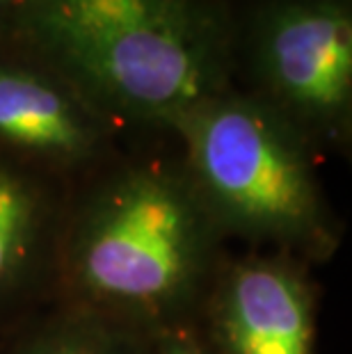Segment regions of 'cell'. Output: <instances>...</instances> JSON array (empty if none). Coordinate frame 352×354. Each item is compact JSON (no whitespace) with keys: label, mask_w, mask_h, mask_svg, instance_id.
Instances as JSON below:
<instances>
[{"label":"cell","mask_w":352,"mask_h":354,"mask_svg":"<svg viewBox=\"0 0 352 354\" xmlns=\"http://www.w3.org/2000/svg\"><path fill=\"white\" fill-rule=\"evenodd\" d=\"M12 44L124 133L163 135L234 87L231 0H17Z\"/></svg>","instance_id":"7a4b0ae2"},{"label":"cell","mask_w":352,"mask_h":354,"mask_svg":"<svg viewBox=\"0 0 352 354\" xmlns=\"http://www.w3.org/2000/svg\"><path fill=\"white\" fill-rule=\"evenodd\" d=\"M71 185L0 151V320L44 306Z\"/></svg>","instance_id":"52a82bcc"},{"label":"cell","mask_w":352,"mask_h":354,"mask_svg":"<svg viewBox=\"0 0 352 354\" xmlns=\"http://www.w3.org/2000/svg\"><path fill=\"white\" fill-rule=\"evenodd\" d=\"M167 135L227 238L306 266L339 252L343 229L318 178L320 156L263 103L229 87L181 112Z\"/></svg>","instance_id":"3957f363"},{"label":"cell","mask_w":352,"mask_h":354,"mask_svg":"<svg viewBox=\"0 0 352 354\" xmlns=\"http://www.w3.org/2000/svg\"><path fill=\"white\" fill-rule=\"evenodd\" d=\"M154 354H213V352L206 348L194 329H178L156 338Z\"/></svg>","instance_id":"9c48e42d"},{"label":"cell","mask_w":352,"mask_h":354,"mask_svg":"<svg viewBox=\"0 0 352 354\" xmlns=\"http://www.w3.org/2000/svg\"><path fill=\"white\" fill-rule=\"evenodd\" d=\"M156 336L87 308L46 302L12 322L0 354H154Z\"/></svg>","instance_id":"ba28073f"},{"label":"cell","mask_w":352,"mask_h":354,"mask_svg":"<svg viewBox=\"0 0 352 354\" xmlns=\"http://www.w3.org/2000/svg\"><path fill=\"white\" fill-rule=\"evenodd\" d=\"M14 12H17V0H0V48L12 44Z\"/></svg>","instance_id":"30bf717a"},{"label":"cell","mask_w":352,"mask_h":354,"mask_svg":"<svg viewBox=\"0 0 352 354\" xmlns=\"http://www.w3.org/2000/svg\"><path fill=\"white\" fill-rule=\"evenodd\" d=\"M194 331L213 354H318L311 266L272 250L227 254Z\"/></svg>","instance_id":"5b68a950"},{"label":"cell","mask_w":352,"mask_h":354,"mask_svg":"<svg viewBox=\"0 0 352 354\" xmlns=\"http://www.w3.org/2000/svg\"><path fill=\"white\" fill-rule=\"evenodd\" d=\"M122 140V128L55 69L14 44L0 48V151L73 185Z\"/></svg>","instance_id":"8992f818"},{"label":"cell","mask_w":352,"mask_h":354,"mask_svg":"<svg viewBox=\"0 0 352 354\" xmlns=\"http://www.w3.org/2000/svg\"><path fill=\"white\" fill-rule=\"evenodd\" d=\"M234 87L316 153L352 151V0H231Z\"/></svg>","instance_id":"277c9868"},{"label":"cell","mask_w":352,"mask_h":354,"mask_svg":"<svg viewBox=\"0 0 352 354\" xmlns=\"http://www.w3.org/2000/svg\"><path fill=\"white\" fill-rule=\"evenodd\" d=\"M227 240L176 147H122L71 185L48 302L156 338L194 329Z\"/></svg>","instance_id":"6da1fadb"}]
</instances>
